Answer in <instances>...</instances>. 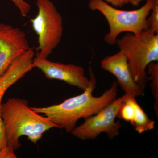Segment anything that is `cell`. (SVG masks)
I'll return each instance as SVG.
<instances>
[{
	"label": "cell",
	"mask_w": 158,
	"mask_h": 158,
	"mask_svg": "<svg viewBox=\"0 0 158 158\" xmlns=\"http://www.w3.org/2000/svg\"><path fill=\"white\" fill-rule=\"evenodd\" d=\"M89 73V86L81 94L67 99L59 104L31 109L36 113L44 115L58 128L64 130L67 133H71L79 119H85L95 115L117 98L118 84L116 81L113 82L110 89L101 96H94L97 81L90 66Z\"/></svg>",
	"instance_id": "cell-1"
},
{
	"label": "cell",
	"mask_w": 158,
	"mask_h": 158,
	"mask_svg": "<svg viewBox=\"0 0 158 158\" xmlns=\"http://www.w3.org/2000/svg\"><path fill=\"white\" fill-rule=\"evenodd\" d=\"M28 105L26 100L17 98H9L2 104L1 117L6 141L15 152L21 146V136H27L29 141L37 144L47 131L57 128L48 118L34 112Z\"/></svg>",
	"instance_id": "cell-2"
},
{
	"label": "cell",
	"mask_w": 158,
	"mask_h": 158,
	"mask_svg": "<svg viewBox=\"0 0 158 158\" xmlns=\"http://www.w3.org/2000/svg\"><path fill=\"white\" fill-rule=\"evenodd\" d=\"M116 44L127 59L134 80L145 90L148 81V65L158 61V34L148 29L139 35L127 33L118 38Z\"/></svg>",
	"instance_id": "cell-3"
},
{
	"label": "cell",
	"mask_w": 158,
	"mask_h": 158,
	"mask_svg": "<svg viewBox=\"0 0 158 158\" xmlns=\"http://www.w3.org/2000/svg\"><path fill=\"white\" fill-rule=\"evenodd\" d=\"M155 0H146L145 4L136 10L126 11L111 6L103 0H90V10L98 11L104 16L109 24V32L105 35L104 41L109 45L116 44L120 34L124 32L139 35L148 29L147 18Z\"/></svg>",
	"instance_id": "cell-4"
},
{
	"label": "cell",
	"mask_w": 158,
	"mask_h": 158,
	"mask_svg": "<svg viewBox=\"0 0 158 158\" xmlns=\"http://www.w3.org/2000/svg\"><path fill=\"white\" fill-rule=\"evenodd\" d=\"M37 15L31 19L38 37L37 56L48 58L58 46L63 35V19L56 7L50 0H37Z\"/></svg>",
	"instance_id": "cell-5"
},
{
	"label": "cell",
	"mask_w": 158,
	"mask_h": 158,
	"mask_svg": "<svg viewBox=\"0 0 158 158\" xmlns=\"http://www.w3.org/2000/svg\"><path fill=\"white\" fill-rule=\"evenodd\" d=\"M125 98V94L115 99L98 113L85 119L71 133L82 141L95 139L102 133L106 134L110 140L117 137L122 124L116 118Z\"/></svg>",
	"instance_id": "cell-6"
},
{
	"label": "cell",
	"mask_w": 158,
	"mask_h": 158,
	"mask_svg": "<svg viewBox=\"0 0 158 158\" xmlns=\"http://www.w3.org/2000/svg\"><path fill=\"white\" fill-rule=\"evenodd\" d=\"M35 52L29 49L11 64L0 76V158H16L15 152L9 148L6 141L5 130L1 117L2 100L7 90L23 77L33 69Z\"/></svg>",
	"instance_id": "cell-7"
},
{
	"label": "cell",
	"mask_w": 158,
	"mask_h": 158,
	"mask_svg": "<svg viewBox=\"0 0 158 158\" xmlns=\"http://www.w3.org/2000/svg\"><path fill=\"white\" fill-rule=\"evenodd\" d=\"M33 66L50 80L62 81L83 91L89 86V79L85 76V69L82 66L52 62L37 55L33 60Z\"/></svg>",
	"instance_id": "cell-8"
},
{
	"label": "cell",
	"mask_w": 158,
	"mask_h": 158,
	"mask_svg": "<svg viewBox=\"0 0 158 158\" xmlns=\"http://www.w3.org/2000/svg\"><path fill=\"white\" fill-rule=\"evenodd\" d=\"M30 48L24 31L0 23V76Z\"/></svg>",
	"instance_id": "cell-9"
},
{
	"label": "cell",
	"mask_w": 158,
	"mask_h": 158,
	"mask_svg": "<svg viewBox=\"0 0 158 158\" xmlns=\"http://www.w3.org/2000/svg\"><path fill=\"white\" fill-rule=\"evenodd\" d=\"M101 66L116 77L117 83L127 96H144L145 90L134 80L127 59L121 52L105 57L101 62Z\"/></svg>",
	"instance_id": "cell-10"
},
{
	"label": "cell",
	"mask_w": 158,
	"mask_h": 158,
	"mask_svg": "<svg viewBox=\"0 0 158 158\" xmlns=\"http://www.w3.org/2000/svg\"><path fill=\"white\" fill-rule=\"evenodd\" d=\"M117 117L129 122L139 134L155 128V122L148 117L134 97L125 95Z\"/></svg>",
	"instance_id": "cell-11"
},
{
	"label": "cell",
	"mask_w": 158,
	"mask_h": 158,
	"mask_svg": "<svg viewBox=\"0 0 158 158\" xmlns=\"http://www.w3.org/2000/svg\"><path fill=\"white\" fill-rule=\"evenodd\" d=\"M147 75L148 81H151V89L154 98L155 104L154 106L156 116L158 117V62H152L148 65Z\"/></svg>",
	"instance_id": "cell-12"
},
{
	"label": "cell",
	"mask_w": 158,
	"mask_h": 158,
	"mask_svg": "<svg viewBox=\"0 0 158 158\" xmlns=\"http://www.w3.org/2000/svg\"><path fill=\"white\" fill-rule=\"evenodd\" d=\"M148 30L152 33L158 34V0L154 3L147 18Z\"/></svg>",
	"instance_id": "cell-13"
},
{
	"label": "cell",
	"mask_w": 158,
	"mask_h": 158,
	"mask_svg": "<svg viewBox=\"0 0 158 158\" xmlns=\"http://www.w3.org/2000/svg\"><path fill=\"white\" fill-rule=\"evenodd\" d=\"M14 3L15 6L17 7L20 13L23 17H25L31 10V7L28 3L24 0H11Z\"/></svg>",
	"instance_id": "cell-14"
},
{
	"label": "cell",
	"mask_w": 158,
	"mask_h": 158,
	"mask_svg": "<svg viewBox=\"0 0 158 158\" xmlns=\"http://www.w3.org/2000/svg\"><path fill=\"white\" fill-rule=\"evenodd\" d=\"M112 6L116 8H120L124 5L129 3V0H103Z\"/></svg>",
	"instance_id": "cell-15"
},
{
	"label": "cell",
	"mask_w": 158,
	"mask_h": 158,
	"mask_svg": "<svg viewBox=\"0 0 158 158\" xmlns=\"http://www.w3.org/2000/svg\"><path fill=\"white\" fill-rule=\"evenodd\" d=\"M143 0H129V3L135 7L139 6L140 3Z\"/></svg>",
	"instance_id": "cell-16"
}]
</instances>
